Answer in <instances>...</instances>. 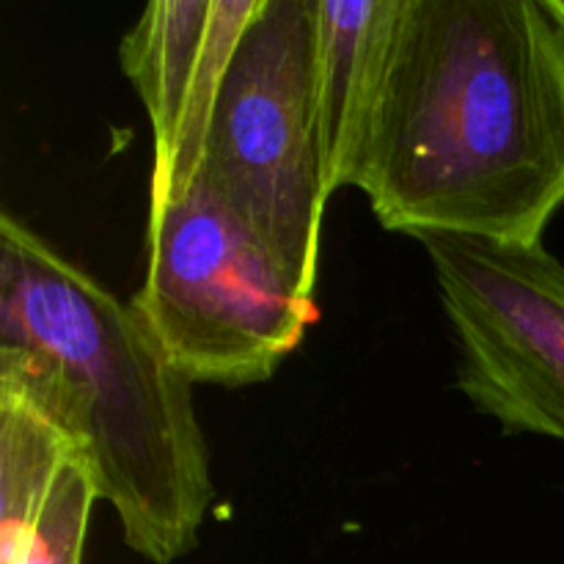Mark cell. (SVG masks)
Segmentation results:
<instances>
[{
	"mask_svg": "<svg viewBox=\"0 0 564 564\" xmlns=\"http://www.w3.org/2000/svg\"><path fill=\"white\" fill-rule=\"evenodd\" d=\"M132 306L191 383L213 386L270 380L314 319V297L202 176L149 207Z\"/></svg>",
	"mask_w": 564,
	"mask_h": 564,
	"instance_id": "cell-3",
	"label": "cell"
},
{
	"mask_svg": "<svg viewBox=\"0 0 564 564\" xmlns=\"http://www.w3.org/2000/svg\"><path fill=\"white\" fill-rule=\"evenodd\" d=\"M69 457V441L42 413L0 394V564L20 560Z\"/></svg>",
	"mask_w": 564,
	"mask_h": 564,
	"instance_id": "cell-8",
	"label": "cell"
},
{
	"mask_svg": "<svg viewBox=\"0 0 564 564\" xmlns=\"http://www.w3.org/2000/svg\"><path fill=\"white\" fill-rule=\"evenodd\" d=\"M0 394L42 413L88 468L127 549L171 564L213 501L193 383L135 306L0 215Z\"/></svg>",
	"mask_w": 564,
	"mask_h": 564,
	"instance_id": "cell-2",
	"label": "cell"
},
{
	"mask_svg": "<svg viewBox=\"0 0 564 564\" xmlns=\"http://www.w3.org/2000/svg\"><path fill=\"white\" fill-rule=\"evenodd\" d=\"M314 108L328 193L358 187L400 0H312Z\"/></svg>",
	"mask_w": 564,
	"mask_h": 564,
	"instance_id": "cell-7",
	"label": "cell"
},
{
	"mask_svg": "<svg viewBox=\"0 0 564 564\" xmlns=\"http://www.w3.org/2000/svg\"><path fill=\"white\" fill-rule=\"evenodd\" d=\"M264 0H154L121 42V66L154 141L149 207L182 196L202 174L226 72Z\"/></svg>",
	"mask_w": 564,
	"mask_h": 564,
	"instance_id": "cell-6",
	"label": "cell"
},
{
	"mask_svg": "<svg viewBox=\"0 0 564 564\" xmlns=\"http://www.w3.org/2000/svg\"><path fill=\"white\" fill-rule=\"evenodd\" d=\"M97 499V485L88 468L77 457H69L17 564H80L88 518Z\"/></svg>",
	"mask_w": 564,
	"mask_h": 564,
	"instance_id": "cell-9",
	"label": "cell"
},
{
	"mask_svg": "<svg viewBox=\"0 0 564 564\" xmlns=\"http://www.w3.org/2000/svg\"><path fill=\"white\" fill-rule=\"evenodd\" d=\"M416 240L460 341L468 400L507 433L564 441V264L543 246Z\"/></svg>",
	"mask_w": 564,
	"mask_h": 564,
	"instance_id": "cell-5",
	"label": "cell"
},
{
	"mask_svg": "<svg viewBox=\"0 0 564 564\" xmlns=\"http://www.w3.org/2000/svg\"><path fill=\"white\" fill-rule=\"evenodd\" d=\"M198 176L314 295L330 193L314 108L312 0H264L242 33Z\"/></svg>",
	"mask_w": 564,
	"mask_h": 564,
	"instance_id": "cell-4",
	"label": "cell"
},
{
	"mask_svg": "<svg viewBox=\"0 0 564 564\" xmlns=\"http://www.w3.org/2000/svg\"><path fill=\"white\" fill-rule=\"evenodd\" d=\"M545 9H549V14L554 17V22L560 25V31L564 33V0H543Z\"/></svg>",
	"mask_w": 564,
	"mask_h": 564,
	"instance_id": "cell-10",
	"label": "cell"
},
{
	"mask_svg": "<svg viewBox=\"0 0 564 564\" xmlns=\"http://www.w3.org/2000/svg\"><path fill=\"white\" fill-rule=\"evenodd\" d=\"M358 191L383 229L543 246L564 204V33L543 0H400Z\"/></svg>",
	"mask_w": 564,
	"mask_h": 564,
	"instance_id": "cell-1",
	"label": "cell"
}]
</instances>
